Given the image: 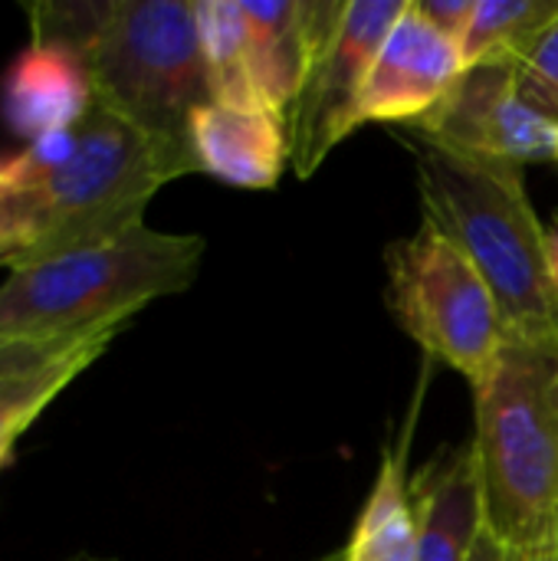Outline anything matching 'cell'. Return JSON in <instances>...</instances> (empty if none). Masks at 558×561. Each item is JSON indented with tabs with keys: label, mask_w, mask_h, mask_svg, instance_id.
<instances>
[{
	"label": "cell",
	"mask_w": 558,
	"mask_h": 561,
	"mask_svg": "<svg viewBox=\"0 0 558 561\" xmlns=\"http://www.w3.org/2000/svg\"><path fill=\"white\" fill-rule=\"evenodd\" d=\"M553 164L558 168V138H556V154H553Z\"/></svg>",
	"instance_id": "4316f807"
},
{
	"label": "cell",
	"mask_w": 558,
	"mask_h": 561,
	"mask_svg": "<svg viewBox=\"0 0 558 561\" xmlns=\"http://www.w3.org/2000/svg\"><path fill=\"white\" fill-rule=\"evenodd\" d=\"M197 171L243 191H270L289 164L286 122L263 108L201 105L187 122Z\"/></svg>",
	"instance_id": "8fae6325"
},
{
	"label": "cell",
	"mask_w": 558,
	"mask_h": 561,
	"mask_svg": "<svg viewBox=\"0 0 558 561\" xmlns=\"http://www.w3.org/2000/svg\"><path fill=\"white\" fill-rule=\"evenodd\" d=\"M10 457H13V447H3V450H0V470L10 463Z\"/></svg>",
	"instance_id": "d4e9b609"
},
{
	"label": "cell",
	"mask_w": 558,
	"mask_h": 561,
	"mask_svg": "<svg viewBox=\"0 0 558 561\" xmlns=\"http://www.w3.org/2000/svg\"><path fill=\"white\" fill-rule=\"evenodd\" d=\"M69 561H115V559H95V556H76V559Z\"/></svg>",
	"instance_id": "484cf974"
},
{
	"label": "cell",
	"mask_w": 558,
	"mask_h": 561,
	"mask_svg": "<svg viewBox=\"0 0 558 561\" xmlns=\"http://www.w3.org/2000/svg\"><path fill=\"white\" fill-rule=\"evenodd\" d=\"M250 23L253 76L260 105L286 122L309 69L332 43L345 0H240Z\"/></svg>",
	"instance_id": "30bf717a"
},
{
	"label": "cell",
	"mask_w": 558,
	"mask_h": 561,
	"mask_svg": "<svg viewBox=\"0 0 558 561\" xmlns=\"http://www.w3.org/2000/svg\"><path fill=\"white\" fill-rule=\"evenodd\" d=\"M424 224L441 230L490 283L510 332L556 329L558 293L549 266V237L526 171L457 158L411 138Z\"/></svg>",
	"instance_id": "277c9868"
},
{
	"label": "cell",
	"mask_w": 558,
	"mask_h": 561,
	"mask_svg": "<svg viewBox=\"0 0 558 561\" xmlns=\"http://www.w3.org/2000/svg\"><path fill=\"white\" fill-rule=\"evenodd\" d=\"M204 237L148 224L20 263L0 283V345H59L118 332L161 296L184 293L204 260Z\"/></svg>",
	"instance_id": "7a4b0ae2"
},
{
	"label": "cell",
	"mask_w": 558,
	"mask_h": 561,
	"mask_svg": "<svg viewBox=\"0 0 558 561\" xmlns=\"http://www.w3.org/2000/svg\"><path fill=\"white\" fill-rule=\"evenodd\" d=\"M408 0H349L345 16L286 112L289 164L309 178L362 128V85Z\"/></svg>",
	"instance_id": "52a82bcc"
},
{
	"label": "cell",
	"mask_w": 558,
	"mask_h": 561,
	"mask_svg": "<svg viewBox=\"0 0 558 561\" xmlns=\"http://www.w3.org/2000/svg\"><path fill=\"white\" fill-rule=\"evenodd\" d=\"M516 82L529 108L558 125V20L546 26V33L516 62Z\"/></svg>",
	"instance_id": "d6986e66"
},
{
	"label": "cell",
	"mask_w": 558,
	"mask_h": 561,
	"mask_svg": "<svg viewBox=\"0 0 558 561\" xmlns=\"http://www.w3.org/2000/svg\"><path fill=\"white\" fill-rule=\"evenodd\" d=\"M405 128L408 138L457 158L523 171L529 164L553 161L558 138V125L523 99L513 62L467 66L447 99Z\"/></svg>",
	"instance_id": "ba28073f"
},
{
	"label": "cell",
	"mask_w": 558,
	"mask_h": 561,
	"mask_svg": "<svg viewBox=\"0 0 558 561\" xmlns=\"http://www.w3.org/2000/svg\"><path fill=\"white\" fill-rule=\"evenodd\" d=\"M39 207L30 187L0 178V266H20L39 243Z\"/></svg>",
	"instance_id": "ac0fdd59"
},
{
	"label": "cell",
	"mask_w": 558,
	"mask_h": 561,
	"mask_svg": "<svg viewBox=\"0 0 558 561\" xmlns=\"http://www.w3.org/2000/svg\"><path fill=\"white\" fill-rule=\"evenodd\" d=\"M483 529L513 556L558 546V332H510L474 388Z\"/></svg>",
	"instance_id": "3957f363"
},
{
	"label": "cell",
	"mask_w": 558,
	"mask_h": 561,
	"mask_svg": "<svg viewBox=\"0 0 558 561\" xmlns=\"http://www.w3.org/2000/svg\"><path fill=\"white\" fill-rule=\"evenodd\" d=\"M411 490L418 506V561H467L483 529L474 450H457L431 467Z\"/></svg>",
	"instance_id": "4fadbf2b"
},
{
	"label": "cell",
	"mask_w": 558,
	"mask_h": 561,
	"mask_svg": "<svg viewBox=\"0 0 558 561\" xmlns=\"http://www.w3.org/2000/svg\"><path fill=\"white\" fill-rule=\"evenodd\" d=\"M520 561H558V546L553 549H543V552H533V556H526V559Z\"/></svg>",
	"instance_id": "cb8c5ba5"
},
{
	"label": "cell",
	"mask_w": 558,
	"mask_h": 561,
	"mask_svg": "<svg viewBox=\"0 0 558 561\" xmlns=\"http://www.w3.org/2000/svg\"><path fill=\"white\" fill-rule=\"evenodd\" d=\"M118 332H102L66 345L46 362L23 368L0 381V450L13 447L16 437L56 401L62 388H69L115 339Z\"/></svg>",
	"instance_id": "2e32d148"
},
{
	"label": "cell",
	"mask_w": 558,
	"mask_h": 561,
	"mask_svg": "<svg viewBox=\"0 0 558 561\" xmlns=\"http://www.w3.org/2000/svg\"><path fill=\"white\" fill-rule=\"evenodd\" d=\"M388 306L424 355L477 388L497 365L510 325L483 273L431 224L385 250Z\"/></svg>",
	"instance_id": "8992f818"
},
{
	"label": "cell",
	"mask_w": 558,
	"mask_h": 561,
	"mask_svg": "<svg viewBox=\"0 0 558 561\" xmlns=\"http://www.w3.org/2000/svg\"><path fill=\"white\" fill-rule=\"evenodd\" d=\"M194 171L197 161L187 141L151 135L92 102L76 125L72 154L39 181L20 184L33 191L43 227L23 263L141 227L151 197Z\"/></svg>",
	"instance_id": "5b68a950"
},
{
	"label": "cell",
	"mask_w": 558,
	"mask_h": 561,
	"mask_svg": "<svg viewBox=\"0 0 558 561\" xmlns=\"http://www.w3.org/2000/svg\"><path fill=\"white\" fill-rule=\"evenodd\" d=\"M549 266H553V283H556L558 293V233L549 237Z\"/></svg>",
	"instance_id": "603a6c76"
},
{
	"label": "cell",
	"mask_w": 558,
	"mask_h": 561,
	"mask_svg": "<svg viewBox=\"0 0 558 561\" xmlns=\"http://www.w3.org/2000/svg\"><path fill=\"white\" fill-rule=\"evenodd\" d=\"M66 345H72V342H59V345H0V381L23 371V368H33L39 362H46L49 355L62 352Z\"/></svg>",
	"instance_id": "44dd1931"
},
{
	"label": "cell",
	"mask_w": 558,
	"mask_h": 561,
	"mask_svg": "<svg viewBox=\"0 0 558 561\" xmlns=\"http://www.w3.org/2000/svg\"><path fill=\"white\" fill-rule=\"evenodd\" d=\"M92 102L82 62L59 43L30 39L3 79V118L26 141L76 128Z\"/></svg>",
	"instance_id": "7c38bea8"
},
{
	"label": "cell",
	"mask_w": 558,
	"mask_h": 561,
	"mask_svg": "<svg viewBox=\"0 0 558 561\" xmlns=\"http://www.w3.org/2000/svg\"><path fill=\"white\" fill-rule=\"evenodd\" d=\"M414 7L441 36H447L451 43L460 46L467 36V26L474 20L477 0H414Z\"/></svg>",
	"instance_id": "ffe728a7"
},
{
	"label": "cell",
	"mask_w": 558,
	"mask_h": 561,
	"mask_svg": "<svg viewBox=\"0 0 558 561\" xmlns=\"http://www.w3.org/2000/svg\"><path fill=\"white\" fill-rule=\"evenodd\" d=\"M339 561H418V506L401 454L385 450L378 480Z\"/></svg>",
	"instance_id": "5bb4252c"
},
{
	"label": "cell",
	"mask_w": 558,
	"mask_h": 561,
	"mask_svg": "<svg viewBox=\"0 0 558 561\" xmlns=\"http://www.w3.org/2000/svg\"><path fill=\"white\" fill-rule=\"evenodd\" d=\"M30 39L66 46L95 102L138 128L187 141V122L210 105L191 0H39L26 7Z\"/></svg>",
	"instance_id": "6da1fadb"
},
{
	"label": "cell",
	"mask_w": 558,
	"mask_h": 561,
	"mask_svg": "<svg viewBox=\"0 0 558 561\" xmlns=\"http://www.w3.org/2000/svg\"><path fill=\"white\" fill-rule=\"evenodd\" d=\"M558 20V0H477L460 43L464 62H520L529 46Z\"/></svg>",
	"instance_id": "e0dca14e"
},
{
	"label": "cell",
	"mask_w": 558,
	"mask_h": 561,
	"mask_svg": "<svg viewBox=\"0 0 558 561\" xmlns=\"http://www.w3.org/2000/svg\"><path fill=\"white\" fill-rule=\"evenodd\" d=\"M556 332H558V312H556Z\"/></svg>",
	"instance_id": "83f0119b"
},
{
	"label": "cell",
	"mask_w": 558,
	"mask_h": 561,
	"mask_svg": "<svg viewBox=\"0 0 558 561\" xmlns=\"http://www.w3.org/2000/svg\"><path fill=\"white\" fill-rule=\"evenodd\" d=\"M197 30L210 102L234 108H263L253 76L250 23L240 0H197Z\"/></svg>",
	"instance_id": "9a60e30c"
},
{
	"label": "cell",
	"mask_w": 558,
	"mask_h": 561,
	"mask_svg": "<svg viewBox=\"0 0 558 561\" xmlns=\"http://www.w3.org/2000/svg\"><path fill=\"white\" fill-rule=\"evenodd\" d=\"M467 561H520V556H513L493 533L480 529V536H477V542H474Z\"/></svg>",
	"instance_id": "7402d4cb"
},
{
	"label": "cell",
	"mask_w": 558,
	"mask_h": 561,
	"mask_svg": "<svg viewBox=\"0 0 558 561\" xmlns=\"http://www.w3.org/2000/svg\"><path fill=\"white\" fill-rule=\"evenodd\" d=\"M467 62L457 43L441 36L408 0L398 23L388 30L368 79L362 85V125L398 122L411 125L437 108L464 76Z\"/></svg>",
	"instance_id": "9c48e42d"
}]
</instances>
